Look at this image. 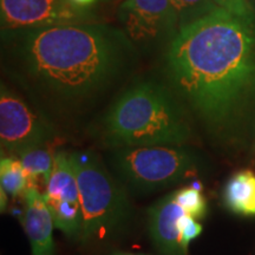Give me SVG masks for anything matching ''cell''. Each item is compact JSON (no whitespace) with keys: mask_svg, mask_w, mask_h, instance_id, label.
<instances>
[{"mask_svg":"<svg viewBox=\"0 0 255 255\" xmlns=\"http://www.w3.org/2000/svg\"><path fill=\"white\" fill-rule=\"evenodd\" d=\"M170 90L222 144H255V13L216 7L178 30L165 52Z\"/></svg>","mask_w":255,"mask_h":255,"instance_id":"6da1fadb","label":"cell"},{"mask_svg":"<svg viewBox=\"0 0 255 255\" xmlns=\"http://www.w3.org/2000/svg\"><path fill=\"white\" fill-rule=\"evenodd\" d=\"M1 31L19 75L59 104L100 94L119 77L132 51L126 32L94 23Z\"/></svg>","mask_w":255,"mask_h":255,"instance_id":"7a4b0ae2","label":"cell"},{"mask_svg":"<svg viewBox=\"0 0 255 255\" xmlns=\"http://www.w3.org/2000/svg\"><path fill=\"white\" fill-rule=\"evenodd\" d=\"M188 114L169 89L154 83L133 85L105 115V143L114 149L186 145L193 136Z\"/></svg>","mask_w":255,"mask_h":255,"instance_id":"3957f363","label":"cell"},{"mask_svg":"<svg viewBox=\"0 0 255 255\" xmlns=\"http://www.w3.org/2000/svg\"><path fill=\"white\" fill-rule=\"evenodd\" d=\"M70 157L83 213L79 241L110 237L126 225L131 214L128 189L114 173L108 170L96 152L72 151Z\"/></svg>","mask_w":255,"mask_h":255,"instance_id":"277c9868","label":"cell"},{"mask_svg":"<svg viewBox=\"0 0 255 255\" xmlns=\"http://www.w3.org/2000/svg\"><path fill=\"white\" fill-rule=\"evenodd\" d=\"M110 167L121 183L133 194H152L194 180L200 171L199 157L186 145L117 148Z\"/></svg>","mask_w":255,"mask_h":255,"instance_id":"5b68a950","label":"cell"},{"mask_svg":"<svg viewBox=\"0 0 255 255\" xmlns=\"http://www.w3.org/2000/svg\"><path fill=\"white\" fill-rule=\"evenodd\" d=\"M55 130L41 115L4 84L0 92V141L2 151L19 157L31 149L50 145Z\"/></svg>","mask_w":255,"mask_h":255,"instance_id":"8992f818","label":"cell"},{"mask_svg":"<svg viewBox=\"0 0 255 255\" xmlns=\"http://www.w3.org/2000/svg\"><path fill=\"white\" fill-rule=\"evenodd\" d=\"M1 30H34L94 21L90 8L71 0H0Z\"/></svg>","mask_w":255,"mask_h":255,"instance_id":"52a82bcc","label":"cell"},{"mask_svg":"<svg viewBox=\"0 0 255 255\" xmlns=\"http://www.w3.org/2000/svg\"><path fill=\"white\" fill-rule=\"evenodd\" d=\"M119 19L130 39L143 43L173 39L180 30V19L170 0H124Z\"/></svg>","mask_w":255,"mask_h":255,"instance_id":"ba28073f","label":"cell"},{"mask_svg":"<svg viewBox=\"0 0 255 255\" xmlns=\"http://www.w3.org/2000/svg\"><path fill=\"white\" fill-rule=\"evenodd\" d=\"M186 210L175 200L174 191L148 209V231L154 247L162 255H187L180 242L178 221Z\"/></svg>","mask_w":255,"mask_h":255,"instance_id":"9c48e42d","label":"cell"},{"mask_svg":"<svg viewBox=\"0 0 255 255\" xmlns=\"http://www.w3.org/2000/svg\"><path fill=\"white\" fill-rule=\"evenodd\" d=\"M25 208L21 216L24 231L31 245L32 255H55L53 222L44 194L37 187L28 188L24 195Z\"/></svg>","mask_w":255,"mask_h":255,"instance_id":"30bf717a","label":"cell"},{"mask_svg":"<svg viewBox=\"0 0 255 255\" xmlns=\"http://www.w3.org/2000/svg\"><path fill=\"white\" fill-rule=\"evenodd\" d=\"M44 197L46 201H79L78 184L70 152L56 151Z\"/></svg>","mask_w":255,"mask_h":255,"instance_id":"8fae6325","label":"cell"},{"mask_svg":"<svg viewBox=\"0 0 255 255\" xmlns=\"http://www.w3.org/2000/svg\"><path fill=\"white\" fill-rule=\"evenodd\" d=\"M223 202L233 213L255 215V174L241 170L229 178L223 189Z\"/></svg>","mask_w":255,"mask_h":255,"instance_id":"7c38bea8","label":"cell"},{"mask_svg":"<svg viewBox=\"0 0 255 255\" xmlns=\"http://www.w3.org/2000/svg\"><path fill=\"white\" fill-rule=\"evenodd\" d=\"M46 203L56 228L68 238L79 240L83 227L81 201H46Z\"/></svg>","mask_w":255,"mask_h":255,"instance_id":"4fadbf2b","label":"cell"},{"mask_svg":"<svg viewBox=\"0 0 255 255\" xmlns=\"http://www.w3.org/2000/svg\"><path fill=\"white\" fill-rule=\"evenodd\" d=\"M55 154L56 151H53L50 148V145H45L31 149V150L19 156L18 158L20 159L25 169V173L27 175L30 188L34 187L33 181L37 180L38 177L43 178L46 186L50 175L52 173Z\"/></svg>","mask_w":255,"mask_h":255,"instance_id":"5bb4252c","label":"cell"},{"mask_svg":"<svg viewBox=\"0 0 255 255\" xmlns=\"http://www.w3.org/2000/svg\"><path fill=\"white\" fill-rule=\"evenodd\" d=\"M0 183L8 195H25L30 183L20 159L14 156H2L0 162Z\"/></svg>","mask_w":255,"mask_h":255,"instance_id":"9a60e30c","label":"cell"},{"mask_svg":"<svg viewBox=\"0 0 255 255\" xmlns=\"http://www.w3.org/2000/svg\"><path fill=\"white\" fill-rule=\"evenodd\" d=\"M180 19V28L193 23L218 7L213 0H170Z\"/></svg>","mask_w":255,"mask_h":255,"instance_id":"2e32d148","label":"cell"},{"mask_svg":"<svg viewBox=\"0 0 255 255\" xmlns=\"http://www.w3.org/2000/svg\"><path fill=\"white\" fill-rule=\"evenodd\" d=\"M175 200L182 208L186 210L188 215L194 219H203L207 212L206 200L201 191L194 188L183 187L174 191Z\"/></svg>","mask_w":255,"mask_h":255,"instance_id":"e0dca14e","label":"cell"},{"mask_svg":"<svg viewBox=\"0 0 255 255\" xmlns=\"http://www.w3.org/2000/svg\"><path fill=\"white\" fill-rule=\"evenodd\" d=\"M178 229H180L181 246L188 253V246L190 241H193L202 233V226L190 215L186 214L178 221Z\"/></svg>","mask_w":255,"mask_h":255,"instance_id":"ac0fdd59","label":"cell"},{"mask_svg":"<svg viewBox=\"0 0 255 255\" xmlns=\"http://www.w3.org/2000/svg\"><path fill=\"white\" fill-rule=\"evenodd\" d=\"M219 7H222L232 13L239 15H251L255 13V9L251 0H213Z\"/></svg>","mask_w":255,"mask_h":255,"instance_id":"d6986e66","label":"cell"},{"mask_svg":"<svg viewBox=\"0 0 255 255\" xmlns=\"http://www.w3.org/2000/svg\"><path fill=\"white\" fill-rule=\"evenodd\" d=\"M75 5L83 8H90V6L94 4L96 0H71Z\"/></svg>","mask_w":255,"mask_h":255,"instance_id":"ffe728a7","label":"cell"},{"mask_svg":"<svg viewBox=\"0 0 255 255\" xmlns=\"http://www.w3.org/2000/svg\"><path fill=\"white\" fill-rule=\"evenodd\" d=\"M0 194H1V213H4L6 210V207H7V193L4 189H1L0 190Z\"/></svg>","mask_w":255,"mask_h":255,"instance_id":"44dd1931","label":"cell"},{"mask_svg":"<svg viewBox=\"0 0 255 255\" xmlns=\"http://www.w3.org/2000/svg\"><path fill=\"white\" fill-rule=\"evenodd\" d=\"M114 255H139V254H130V253H116Z\"/></svg>","mask_w":255,"mask_h":255,"instance_id":"7402d4cb","label":"cell"},{"mask_svg":"<svg viewBox=\"0 0 255 255\" xmlns=\"http://www.w3.org/2000/svg\"><path fill=\"white\" fill-rule=\"evenodd\" d=\"M251 2H252V5H253V7L255 9V0H251Z\"/></svg>","mask_w":255,"mask_h":255,"instance_id":"603a6c76","label":"cell"},{"mask_svg":"<svg viewBox=\"0 0 255 255\" xmlns=\"http://www.w3.org/2000/svg\"><path fill=\"white\" fill-rule=\"evenodd\" d=\"M253 150L255 151V144H254V146H253Z\"/></svg>","mask_w":255,"mask_h":255,"instance_id":"cb8c5ba5","label":"cell"}]
</instances>
